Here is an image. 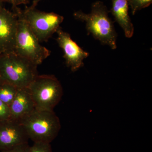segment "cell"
<instances>
[{"instance_id":"cell-1","label":"cell","mask_w":152,"mask_h":152,"mask_svg":"<svg viewBox=\"0 0 152 152\" xmlns=\"http://www.w3.org/2000/svg\"><path fill=\"white\" fill-rule=\"evenodd\" d=\"M110 12L104 3L98 1L92 4L91 12L86 14L78 11L73 14L76 20L85 22L88 34L113 50L117 48V34L113 23L109 16Z\"/></svg>"},{"instance_id":"cell-2","label":"cell","mask_w":152,"mask_h":152,"mask_svg":"<svg viewBox=\"0 0 152 152\" xmlns=\"http://www.w3.org/2000/svg\"><path fill=\"white\" fill-rule=\"evenodd\" d=\"M37 66L14 52L0 55V74L3 81L18 88L29 86L38 75Z\"/></svg>"},{"instance_id":"cell-3","label":"cell","mask_w":152,"mask_h":152,"mask_svg":"<svg viewBox=\"0 0 152 152\" xmlns=\"http://www.w3.org/2000/svg\"><path fill=\"white\" fill-rule=\"evenodd\" d=\"M29 139L34 142L50 143L58 136L61 126L53 111L34 110L20 121Z\"/></svg>"},{"instance_id":"cell-4","label":"cell","mask_w":152,"mask_h":152,"mask_svg":"<svg viewBox=\"0 0 152 152\" xmlns=\"http://www.w3.org/2000/svg\"><path fill=\"white\" fill-rule=\"evenodd\" d=\"M18 7L12 8L18 18V28L14 52L37 65L42 64L50 56V52L41 45L19 12Z\"/></svg>"},{"instance_id":"cell-5","label":"cell","mask_w":152,"mask_h":152,"mask_svg":"<svg viewBox=\"0 0 152 152\" xmlns=\"http://www.w3.org/2000/svg\"><path fill=\"white\" fill-rule=\"evenodd\" d=\"M36 110L53 111L62 97L61 83L53 75H38L28 87Z\"/></svg>"},{"instance_id":"cell-6","label":"cell","mask_w":152,"mask_h":152,"mask_svg":"<svg viewBox=\"0 0 152 152\" xmlns=\"http://www.w3.org/2000/svg\"><path fill=\"white\" fill-rule=\"evenodd\" d=\"M20 14L40 42L49 39L60 28L64 21L62 16L54 12H46L35 8H18Z\"/></svg>"},{"instance_id":"cell-7","label":"cell","mask_w":152,"mask_h":152,"mask_svg":"<svg viewBox=\"0 0 152 152\" xmlns=\"http://www.w3.org/2000/svg\"><path fill=\"white\" fill-rule=\"evenodd\" d=\"M57 41L64 53V58L68 67L73 72H76L84 65L83 61L89 54L85 51L74 42L69 33L60 27L57 31Z\"/></svg>"},{"instance_id":"cell-8","label":"cell","mask_w":152,"mask_h":152,"mask_svg":"<svg viewBox=\"0 0 152 152\" xmlns=\"http://www.w3.org/2000/svg\"><path fill=\"white\" fill-rule=\"evenodd\" d=\"M29 140L20 121L10 118L0 122V151L26 143Z\"/></svg>"},{"instance_id":"cell-9","label":"cell","mask_w":152,"mask_h":152,"mask_svg":"<svg viewBox=\"0 0 152 152\" xmlns=\"http://www.w3.org/2000/svg\"><path fill=\"white\" fill-rule=\"evenodd\" d=\"M18 18L15 12L0 8V51L1 53L14 51Z\"/></svg>"},{"instance_id":"cell-10","label":"cell","mask_w":152,"mask_h":152,"mask_svg":"<svg viewBox=\"0 0 152 152\" xmlns=\"http://www.w3.org/2000/svg\"><path fill=\"white\" fill-rule=\"evenodd\" d=\"M10 108L11 118L19 121L35 110L34 101L28 88H18Z\"/></svg>"},{"instance_id":"cell-11","label":"cell","mask_w":152,"mask_h":152,"mask_svg":"<svg viewBox=\"0 0 152 152\" xmlns=\"http://www.w3.org/2000/svg\"><path fill=\"white\" fill-rule=\"evenodd\" d=\"M109 11L124 31L126 37L130 38L134 33V27L129 14V0H111Z\"/></svg>"},{"instance_id":"cell-12","label":"cell","mask_w":152,"mask_h":152,"mask_svg":"<svg viewBox=\"0 0 152 152\" xmlns=\"http://www.w3.org/2000/svg\"><path fill=\"white\" fill-rule=\"evenodd\" d=\"M18 88L7 82L0 84V100L10 106L15 96Z\"/></svg>"},{"instance_id":"cell-13","label":"cell","mask_w":152,"mask_h":152,"mask_svg":"<svg viewBox=\"0 0 152 152\" xmlns=\"http://www.w3.org/2000/svg\"><path fill=\"white\" fill-rule=\"evenodd\" d=\"M152 3V0H129V5L133 15L138 11L148 7Z\"/></svg>"},{"instance_id":"cell-14","label":"cell","mask_w":152,"mask_h":152,"mask_svg":"<svg viewBox=\"0 0 152 152\" xmlns=\"http://www.w3.org/2000/svg\"><path fill=\"white\" fill-rule=\"evenodd\" d=\"M30 152H53L50 143L34 142L30 148Z\"/></svg>"},{"instance_id":"cell-15","label":"cell","mask_w":152,"mask_h":152,"mask_svg":"<svg viewBox=\"0 0 152 152\" xmlns=\"http://www.w3.org/2000/svg\"><path fill=\"white\" fill-rule=\"evenodd\" d=\"M11 118L10 106L0 100V122Z\"/></svg>"},{"instance_id":"cell-16","label":"cell","mask_w":152,"mask_h":152,"mask_svg":"<svg viewBox=\"0 0 152 152\" xmlns=\"http://www.w3.org/2000/svg\"><path fill=\"white\" fill-rule=\"evenodd\" d=\"M31 146L28 143L20 144L9 149L0 151L1 152H30Z\"/></svg>"},{"instance_id":"cell-17","label":"cell","mask_w":152,"mask_h":152,"mask_svg":"<svg viewBox=\"0 0 152 152\" xmlns=\"http://www.w3.org/2000/svg\"><path fill=\"white\" fill-rule=\"evenodd\" d=\"M4 2L10 3L12 6V8L18 7L20 5H26L29 3V0H1Z\"/></svg>"},{"instance_id":"cell-18","label":"cell","mask_w":152,"mask_h":152,"mask_svg":"<svg viewBox=\"0 0 152 152\" xmlns=\"http://www.w3.org/2000/svg\"><path fill=\"white\" fill-rule=\"evenodd\" d=\"M41 1H42V0H33L32 4L29 7L30 8H35L36 6L38 4V3Z\"/></svg>"},{"instance_id":"cell-19","label":"cell","mask_w":152,"mask_h":152,"mask_svg":"<svg viewBox=\"0 0 152 152\" xmlns=\"http://www.w3.org/2000/svg\"><path fill=\"white\" fill-rule=\"evenodd\" d=\"M3 2L1 0H0V8H1L3 7Z\"/></svg>"},{"instance_id":"cell-20","label":"cell","mask_w":152,"mask_h":152,"mask_svg":"<svg viewBox=\"0 0 152 152\" xmlns=\"http://www.w3.org/2000/svg\"><path fill=\"white\" fill-rule=\"evenodd\" d=\"M3 81L2 79L1 76V74H0V84L2 83Z\"/></svg>"},{"instance_id":"cell-21","label":"cell","mask_w":152,"mask_h":152,"mask_svg":"<svg viewBox=\"0 0 152 152\" xmlns=\"http://www.w3.org/2000/svg\"><path fill=\"white\" fill-rule=\"evenodd\" d=\"M1 51H0V55H1Z\"/></svg>"}]
</instances>
